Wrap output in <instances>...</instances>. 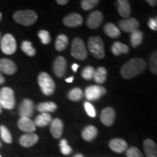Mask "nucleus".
Returning <instances> with one entry per match:
<instances>
[{"instance_id": "nucleus-27", "label": "nucleus", "mask_w": 157, "mask_h": 157, "mask_svg": "<svg viewBox=\"0 0 157 157\" xmlns=\"http://www.w3.org/2000/svg\"><path fill=\"white\" fill-rule=\"evenodd\" d=\"M143 33L140 30H135L133 32L130 33L129 40L130 44L133 48H137L143 42Z\"/></svg>"}, {"instance_id": "nucleus-32", "label": "nucleus", "mask_w": 157, "mask_h": 157, "mask_svg": "<svg viewBox=\"0 0 157 157\" xmlns=\"http://www.w3.org/2000/svg\"><path fill=\"white\" fill-rule=\"evenodd\" d=\"M149 68L155 75H157V50H155L149 57Z\"/></svg>"}, {"instance_id": "nucleus-30", "label": "nucleus", "mask_w": 157, "mask_h": 157, "mask_svg": "<svg viewBox=\"0 0 157 157\" xmlns=\"http://www.w3.org/2000/svg\"><path fill=\"white\" fill-rule=\"evenodd\" d=\"M68 97L72 101H78L83 98V91L78 87L71 90L68 94Z\"/></svg>"}, {"instance_id": "nucleus-24", "label": "nucleus", "mask_w": 157, "mask_h": 157, "mask_svg": "<svg viewBox=\"0 0 157 157\" xmlns=\"http://www.w3.org/2000/svg\"><path fill=\"white\" fill-rule=\"evenodd\" d=\"M52 116L48 113H41L36 117L34 124L36 126L42 127L48 125L52 121Z\"/></svg>"}, {"instance_id": "nucleus-23", "label": "nucleus", "mask_w": 157, "mask_h": 157, "mask_svg": "<svg viewBox=\"0 0 157 157\" xmlns=\"http://www.w3.org/2000/svg\"><path fill=\"white\" fill-rule=\"evenodd\" d=\"M104 32L108 36L111 37L112 39L117 38L120 36L121 31L117 25L113 24L111 23H108L104 25Z\"/></svg>"}, {"instance_id": "nucleus-9", "label": "nucleus", "mask_w": 157, "mask_h": 157, "mask_svg": "<svg viewBox=\"0 0 157 157\" xmlns=\"http://www.w3.org/2000/svg\"><path fill=\"white\" fill-rule=\"evenodd\" d=\"M119 26L121 30L127 33H132L135 30H137L140 26L139 21L133 17L121 20L119 21Z\"/></svg>"}, {"instance_id": "nucleus-40", "label": "nucleus", "mask_w": 157, "mask_h": 157, "mask_svg": "<svg viewBox=\"0 0 157 157\" xmlns=\"http://www.w3.org/2000/svg\"><path fill=\"white\" fill-rule=\"evenodd\" d=\"M148 25L149 28L151 29V30H154V31L157 30V24L154 18H152L151 17V18L149 19Z\"/></svg>"}, {"instance_id": "nucleus-33", "label": "nucleus", "mask_w": 157, "mask_h": 157, "mask_svg": "<svg viewBox=\"0 0 157 157\" xmlns=\"http://www.w3.org/2000/svg\"><path fill=\"white\" fill-rule=\"evenodd\" d=\"M0 132H1L2 139L7 143H11L13 142V137L10 132L9 129L4 125L0 126Z\"/></svg>"}, {"instance_id": "nucleus-1", "label": "nucleus", "mask_w": 157, "mask_h": 157, "mask_svg": "<svg viewBox=\"0 0 157 157\" xmlns=\"http://www.w3.org/2000/svg\"><path fill=\"white\" fill-rule=\"evenodd\" d=\"M146 68V63L143 59L139 58H132L123 65L121 68L120 74L124 78L129 79L143 73Z\"/></svg>"}, {"instance_id": "nucleus-4", "label": "nucleus", "mask_w": 157, "mask_h": 157, "mask_svg": "<svg viewBox=\"0 0 157 157\" xmlns=\"http://www.w3.org/2000/svg\"><path fill=\"white\" fill-rule=\"evenodd\" d=\"M38 83L42 93L45 95H51L56 90V84L52 78L46 72H41L38 76Z\"/></svg>"}, {"instance_id": "nucleus-51", "label": "nucleus", "mask_w": 157, "mask_h": 157, "mask_svg": "<svg viewBox=\"0 0 157 157\" xmlns=\"http://www.w3.org/2000/svg\"><path fill=\"white\" fill-rule=\"evenodd\" d=\"M0 39H1V33H0Z\"/></svg>"}, {"instance_id": "nucleus-5", "label": "nucleus", "mask_w": 157, "mask_h": 157, "mask_svg": "<svg viewBox=\"0 0 157 157\" xmlns=\"http://www.w3.org/2000/svg\"><path fill=\"white\" fill-rule=\"evenodd\" d=\"M71 54L74 58L79 60H84L87 58V50L85 44L79 37L74 39L71 44Z\"/></svg>"}, {"instance_id": "nucleus-6", "label": "nucleus", "mask_w": 157, "mask_h": 157, "mask_svg": "<svg viewBox=\"0 0 157 157\" xmlns=\"http://www.w3.org/2000/svg\"><path fill=\"white\" fill-rule=\"evenodd\" d=\"M0 103L4 109L9 110L14 109L15 98L13 89L5 87L0 90Z\"/></svg>"}, {"instance_id": "nucleus-18", "label": "nucleus", "mask_w": 157, "mask_h": 157, "mask_svg": "<svg viewBox=\"0 0 157 157\" xmlns=\"http://www.w3.org/2000/svg\"><path fill=\"white\" fill-rule=\"evenodd\" d=\"M39 136L34 133H27L22 135L20 138V144L25 148L33 146L38 142Z\"/></svg>"}, {"instance_id": "nucleus-39", "label": "nucleus", "mask_w": 157, "mask_h": 157, "mask_svg": "<svg viewBox=\"0 0 157 157\" xmlns=\"http://www.w3.org/2000/svg\"><path fill=\"white\" fill-rule=\"evenodd\" d=\"M84 106L88 116H90V117H96V111L95 107H94L90 102H85L84 104Z\"/></svg>"}, {"instance_id": "nucleus-15", "label": "nucleus", "mask_w": 157, "mask_h": 157, "mask_svg": "<svg viewBox=\"0 0 157 157\" xmlns=\"http://www.w3.org/2000/svg\"><path fill=\"white\" fill-rule=\"evenodd\" d=\"M63 22L66 26L75 28V27L80 26L82 24L83 18L78 13H71L64 17Z\"/></svg>"}, {"instance_id": "nucleus-3", "label": "nucleus", "mask_w": 157, "mask_h": 157, "mask_svg": "<svg viewBox=\"0 0 157 157\" xmlns=\"http://www.w3.org/2000/svg\"><path fill=\"white\" fill-rule=\"evenodd\" d=\"M88 48L92 56L97 59L105 57V48L103 41L100 36H92L88 39Z\"/></svg>"}, {"instance_id": "nucleus-22", "label": "nucleus", "mask_w": 157, "mask_h": 157, "mask_svg": "<svg viewBox=\"0 0 157 157\" xmlns=\"http://www.w3.org/2000/svg\"><path fill=\"white\" fill-rule=\"evenodd\" d=\"M98 133V129L93 125L86 127L82 132V136L86 141H92L97 137Z\"/></svg>"}, {"instance_id": "nucleus-38", "label": "nucleus", "mask_w": 157, "mask_h": 157, "mask_svg": "<svg viewBox=\"0 0 157 157\" xmlns=\"http://www.w3.org/2000/svg\"><path fill=\"white\" fill-rule=\"evenodd\" d=\"M127 157H143L142 153L136 147H130L126 151Z\"/></svg>"}, {"instance_id": "nucleus-28", "label": "nucleus", "mask_w": 157, "mask_h": 157, "mask_svg": "<svg viewBox=\"0 0 157 157\" xmlns=\"http://www.w3.org/2000/svg\"><path fill=\"white\" fill-rule=\"evenodd\" d=\"M107 70L104 67H98L95 70V75H94V79L95 82L98 84H103L105 82L107 78Z\"/></svg>"}, {"instance_id": "nucleus-11", "label": "nucleus", "mask_w": 157, "mask_h": 157, "mask_svg": "<svg viewBox=\"0 0 157 157\" xmlns=\"http://www.w3.org/2000/svg\"><path fill=\"white\" fill-rule=\"evenodd\" d=\"M103 15L101 11H93L87 18V25L91 29L98 28L103 22Z\"/></svg>"}, {"instance_id": "nucleus-48", "label": "nucleus", "mask_w": 157, "mask_h": 157, "mask_svg": "<svg viewBox=\"0 0 157 157\" xmlns=\"http://www.w3.org/2000/svg\"><path fill=\"white\" fill-rule=\"evenodd\" d=\"M2 13H0V21L2 20Z\"/></svg>"}, {"instance_id": "nucleus-46", "label": "nucleus", "mask_w": 157, "mask_h": 157, "mask_svg": "<svg viewBox=\"0 0 157 157\" xmlns=\"http://www.w3.org/2000/svg\"><path fill=\"white\" fill-rule=\"evenodd\" d=\"M73 157H84V156L81 154H76L74 155Z\"/></svg>"}, {"instance_id": "nucleus-31", "label": "nucleus", "mask_w": 157, "mask_h": 157, "mask_svg": "<svg viewBox=\"0 0 157 157\" xmlns=\"http://www.w3.org/2000/svg\"><path fill=\"white\" fill-rule=\"evenodd\" d=\"M21 50L24 53H25L28 56H34L36 54V50L34 47L32 46L31 42L29 41H24L21 44Z\"/></svg>"}, {"instance_id": "nucleus-47", "label": "nucleus", "mask_w": 157, "mask_h": 157, "mask_svg": "<svg viewBox=\"0 0 157 157\" xmlns=\"http://www.w3.org/2000/svg\"><path fill=\"white\" fill-rule=\"evenodd\" d=\"M2 106L1 103H0V113H2Z\"/></svg>"}, {"instance_id": "nucleus-45", "label": "nucleus", "mask_w": 157, "mask_h": 157, "mask_svg": "<svg viewBox=\"0 0 157 157\" xmlns=\"http://www.w3.org/2000/svg\"><path fill=\"white\" fill-rule=\"evenodd\" d=\"M74 76H71V77H68L67 78H66V82H68V83H71V82H72L74 81Z\"/></svg>"}, {"instance_id": "nucleus-26", "label": "nucleus", "mask_w": 157, "mask_h": 157, "mask_svg": "<svg viewBox=\"0 0 157 157\" xmlns=\"http://www.w3.org/2000/svg\"><path fill=\"white\" fill-rule=\"evenodd\" d=\"M129 50L128 46L120 42H115L111 47V52L116 56H119L121 54L128 53Z\"/></svg>"}, {"instance_id": "nucleus-36", "label": "nucleus", "mask_w": 157, "mask_h": 157, "mask_svg": "<svg viewBox=\"0 0 157 157\" xmlns=\"http://www.w3.org/2000/svg\"><path fill=\"white\" fill-rule=\"evenodd\" d=\"M38 36L40 39L41 42L43 44H48L51 41V37L50 33L46 30H41L39 31Z\"/></svg>"}, {"instance_id": "nucleus-41", "label": "nucleus", "mask_w": 157, "mask_h": 157, "mask_svg": "<svg viewBox=\"0 0 157 157\" xmlns=\"http://www.w3.org/2000/svg\"><path fill=\"white\" fill-rule=\"evenodd\" d=\"M146 2L149 5L152 6V7H154V6L157 5V0H148Z\"/></svg>"}, {"instance_id": "nucleus-21", "label": "nucleus", "mask_w": 157, "mask_h": 157, "mask_svg": "<svg viewBox=\"0 0 157 157\" xmlns=\"http://www.w3.org/2000/svg\"><path fill=\"white\" fill-rule=\"evenodd\" d=\"M118 13L124 18H128L131 13L130 5L127 0L118 1Z\"/></svg>"}, {"instance_id": "nucleus-44", "label": "nucleus", "mask_w": 157, "mask_h": 157, "mask_svg": "<svg viewBox=\"0 0 157 157\" xmlns=\"http://www.w3.org/2000/svg\"><path fill=\"white\" fill-rule=\"evenodd\" d=\"M5 82V77H4L3 75L1 73V71H0V84H2Z\"/></svg>"}, {"instance_id": "nucleus-12", "label": "nucleus", "mask_w": 157, "mask_h": 157, "mask_svg": "<svg viewBox=\"0 0 157 157\" xmlns=\"http://www.w3.org/2000/svg\"><path fill=\"white\" fill-rule=\"evenodd\" d=\"M34 102L29 99H24L19 107V113L21 117L30 118L34 111Z\"/></svg>"}, {"instance_id": "nucleus-34", "label": "nucleus", "mask_w": 157, "mask_h": 157, "mask_svg": "<svg viewBox=\"0 0 157 157\" xmlns=\"http://www.w3.org/2000/svg\"><path fill=\"white\" fill-rule=\"evenodd\" d=\"M95 70L93 66H86L85 68L82 70V76L84 79L90 80L94 78V75H95Z\"/></svg>"}, {"instance_id": "nucleus-43", "label": "nucleus", "mask_w": 157, "mask_h": 157, "mask_svg": "<svg viewBox=\"0 0 157 157\" xmlns=\"http://www.w3.org/2000/svg\"><path fill=\"white\" fill-rule=\"evenodd\" d=\"M78 67H79V66H78L77 63H74L73 65H72L71 68L74 72H76V71H77V69L78 68Z\"/></svg>"}, {"instance_id": "nucleus-16", "label": "nucleus", "mask_w": 157, "mask_h": 157, "mask_svg": "<svg viewBox=\"0 0 157 157\" xmlns=\"http://www.w3.org/2000/svg\"><path fill=\"white\" fill-rule=\"evenodd\" d=\"M63 131V122L61 119H52L50 123V132L52 137L58 139L61 137Z\"/></svg>"}, {"instance_id": "nucleus-8", "label": "nucleus", "mask_w": 157, "mask_h": 157, "mask_svg": "<svg viewBox=\"0 0 157 157\" xmlns=\"http://www.w3.org/2000/svg\"><path fill=\"white\" fill-rule=\"evenodd\" d=\"M106 93L105 87L100 85H91L86 88L85 97L89 101H97Z\"/></svg>"}, {"instance_id": "nucleus-13", "label": "nucleus", "mask_w": 157, "mask_h": 157, "mask_svg": "<svg viewBox=\"0 0 157 157\" xmlns=\"http://www.w3.org/2000/svg\"><path fill=\"white\" fill-rule=\"evenodd\" d=\"M116 112L115 110L111 107H107L104 109L101 113V120L105 126H111L115 121Z\"/></svg>"}, {"instance_id": "nucleus-37", "label": "nucleus", "mask_w": 157, "mask_h": 157, "mask_svg": "<svg viewBox=\"0 0 157 157\" xmlns=\"http://www.w3.org/2000/svg\"><path fill=\"white\" fill-rule=\"evenodd\" d=\"M60 151L64 155H69L72 152V148L68 146V141L66 139H62L60 142Z\"/></svg>"}, {"instance_id": "nucleus-17", "label": "nucleus", "mask_w": 157, "mask_h": 157, "mask_svg": "<svg viewBox=\"0 0 157 157\" xmlns=\"http://www.w3.org/2000/svg\"><path fill=\"white\" fill-rule=\"evenodd\" d=\"M17 126L23 132L32 133L36 130V125L34 121H33L30 118L21 117L17 122Z\"/></svg>"}, {"instance_id": "nucleus-29", "label": "nucleus", "mask_w": 157, "mask_h": 157, "mask_svg": "<svg viewBox=\"0 0 157 157\" xmlns=\"http://www.w3.org/2000/svg\"><path fill=\"white\" fill-rule=\"evenodd\" d=\"M68 38L66 35L65 34H60L57 37L56 44H55V47L57 51L58 52H61V51L64 50L68 46Z\"/></svg>"}, {"instance_id": "nucleus-19", "label": "nucleus", "mask_w": 157, "mask_h": 157, "mask_svg": "<svg viewBox=\"0 0 157 157\" xmlns=\"http://www.w3.org/2000/svg\"><path fill=\"white\" fill-rule=\"evenodd\" d=\"M109 147L116 153H122L127 149V143L123 139L114 138L110 141Z\"/></svg>"}, {"instance_id": "nucleus-50", "label": "nucleus", "mask_w": 157, "mask_h": 157, "mask_svg": "<svg viewBox=\"0 0 157 157\" xmlns=\"http://www.w3.org/2000/svg\"><path fill=\"white\" fill-rule=\"evenodd\" d=\"M2 146V143H1V142H0V147Z\"/></svg>"}, {"instance_id": "nucleus-2", "label": "nucleus", "mask_w": 157, "mask_h": 157, "mask_svg": "<svg viewBox=\"0 0 157 157\" xmlns=\"http://www.w3.org/2000/svg\"><path fill=\"white\" fill-rule=\"evenodd\" d=\"M13 19L15 22L19 24L29 26L33 25L36 22L38 16L37 14L33 10H19L15 12L13 15Z\"/></svg>"}, {"instance_id": "nucleus-49", "label": "nucleus", "mask_w": 157, "mask_h": 157, "mask_svg": "<svg viewBox=\"0 0 157 157\" xmlns=\"http://www.w3.org/2000/svg\"><path fill=\"white\" fill-rule=\"evenodd\" d=\"M155 21H156V24H157V16L156 17H155Z\"/></svg>"}, {"instance_id": "nucleus-52", "label": "nucleus", "mask_w": 157, "mask_h": 157, "mask_svg": "<svg viewBox=\"0 0 157 157\" xmlns=\"http://www.w3.org/2000/svg\"><path fill=\"white\" fill-rule=\"evenodd\" d=\"M0 157H2V156H1V155H0Z\"/></svg>"}, {"instance_id": "nucleus-14", "label": "nucleus", "mask_w": 157, "mask_h": 157, "mask_svg": "<svg viewBox=\"0 0 157 157\" xmlns=\"http://www.w3.org/2000/svg\"><path fill=\"white\" fill-rule=\"evenodd\" d=\"M0 71L7 75H13L17 71V66L13 60L2 58L0 60Z\"/></svg>"}, {"instance_id": "nucleus-10", "label": "nucleus", "mask_w": 157, "mask_h": 157, "mask_svg": "<svg viewBox=\"0 0 157 157\" xmlns=\"http://www.w3.org/2000/svg\"><path fill=\"white\" fill-rule=\"evenodd\" d=\"M53 71L56 75L59 78L63 77L66 72L67 62L64 57L58 56L56 58L53 63Z\"/></svg>"}, {"instance_id": "nucleus-20", "label": "nucleus", "mask_w": 157, "mask_h": 157, "mask_svg": "<svg viewBox=\"0 0 157 157\" xmlns=\"http://www.w3.org/2000/svg\"><path fill=\"white\" fill-rule=\"evenodd\" d=\"M143 148L147 157H157V146L154 141L151 139L145 140Z\"/></svg>"}, {"instance_id": "nucleus-25", "label": "nucleus", "mask_w": 157, "mask_h": 157, "mask_svg": "<svg viewBox=\"0 0 157 157\" xmlns=\"http://www.w3.org/2000/svg\"><path fill=\"white\" fill-rule=\"evenodd\" d=\"M56 103L54 102H44V103H39L36 106L37 111L41 113H50V112H54L57 109Z\"/></svg>"}, {"instance_id": "nucleus-35", "label": "nucleus", "mask_w": 157, "mask_h": 157, "mask_svg": "<svg viewBox=\"0 0 157 157\" xmlns=\"http://www.w3.org/2000/svg\"><path fill=\"white\" fill-rule=\"evenodd\" d=\"M99 3L98 0H83L81 2V7L84 10H90Z\"/></svg>"}, {"instance_id": "nucleus-42", "label": "nucleus", "mask_w": 157, "mask_h": 157, "mask_svg": "<svg viewBox=\"0 0 157 157\" xmlns=\"http://www.w3.org/2000/svg\"><path fill=\"white\" fill-rule=\"evenodd\" d=\"M68 2H69L68 0H57L56 2L60 5H65L68 3Z\"/></svg>"}, {"instance_id": "nucleus-7", "label": "nucleus", "mask_w": 157, "mask_h": 157, "mask_svg": "<svg viewBox=\"0 0 157 157\" xmlns=\"http://www.w3.org/2000/svg\"><path fill=\"white\" fill-rule=\"evenodd\" d=\"M17 44L15 37L10 34H7L2 38L1 50L6 55H12L16 51Z\"/></svg>"}]
</instances>
